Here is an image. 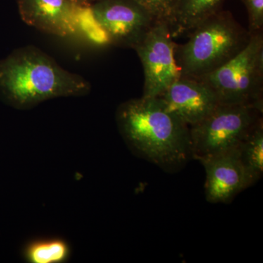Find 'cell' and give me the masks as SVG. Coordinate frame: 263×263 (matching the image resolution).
<instances>
[{"label":"cell","mask_w":263,"mask_h":263,"mask_svg":"<svg viewBox=\"0 0 263 263\" xmlns=\"http://www.w3.org/2000/svg\"><path fill=\"white\" fill-rule=\"evenodd\" d=\"M117 122L131 150L164 171H177L192 158L190 127L158 98L142 96L123 103Z\"/></svg>","instance_id":"obj_1"},{"label":"cell","mask_w":263,"mask_h":263,"mask_svg":"<svg viewBox=\"0 0 263 263\" xmlns=\"http://www.w3.org/2000/svg\"><path fill=\"white\" fill-rule=\"evenodd\" d=\"M89 91L84 78L64 70L37 48H19L0 60V99L13 108L27 110L51 99Z\"/></svg>","instance_id":"obj_2"},{"label":"cell","mask_w":263,"mask_h":263,"mask_svg":"<svg viewBox=\"0 0 263 263\" xmlns=\"http://www.w3.org/2000/svg\"><path fill=\"white\" fill-rule=\"evenodd\" d=\"M184 44H176L175 58L181 75L200 78L219 68L247 46L251 34L229 12L208 17L188 34Z\"/></svg>","instance_id":"obj_3"},{"label":"cell","mask_w":263,"mask_h":263,"mask_svg":"<svg viewBox=\"0 0 263 263\" xmlns=\"http://www.w3.org/2000/svg\"><path fill=\"white\" fill-rule=\"evenodd\" d=\"M212 90L219 105H247L263 110V35L251 34L248 43L219 68L196 78Z\"/></svg>","instance_id":"obj_4"},{"label":"cell","mask_w":263,"mask_h":263,"mask_svg":"<svg viewBox=\"0 0 263 263\" xmlns=\"http://www.w3.org/2000/svg\"><path fill=\"white\" fill-rule=\"evenodd\" d=\"M262 114L252 106L218 105L201 122L190 127L192 158L200 161L238 148Z\"/></svg>","instance_id":"obj_5"},{"label":"cell","mask_w":263,"mask_h":263,"mask_svg":"<svg viewBox=\"0 0 263 263\" xmlns=\"http://www.w3.org/2000/svg\"><path fill=\"white\" fill-rule=\"evenodd\" d=\"M88 10L112 44L133 49L157 22L135 0H98Z\"/></svg>","instance_id":"obj_6"},{"label":"cell","mask_w":263,"mask_h":263,"mask_svg":"<svg viewBox=\"0 0 263 263\" xmlns=\"http://www.w3.org/2000/svg\"><path fill=\"white\" fill-rule=\"evenodd\" d=\"M170 24L157 21L135 47L144 71L143 97L157 98L181 75Z\"/></svg>","instance_id":"obj_7"},{"label":"cell","mask_w":263,"mask_h":263,"mask_svg":"<svg viewBox=\"0 0 263 263\" xmlns=\"http://www.w3.org/2000/svg\"><path fill=\"white\" fill-rule=\"evenodd\" d=\"M157 98L189 127L201 122L219 105L215 94L205 83L183 75Z\"/></svg>","instance_id":"obj_8"},{"label":"cell","mask_w":263,"mask_h":263,"mask_svg":"<svg viewBox=\"0 0 263 263\" xmlns=\"http://www.w3.org/2000/svg\"><path fill=\"white\" fill-rule=\"evenodd\" d=\"M18 7L26 24L62 37L79 30L81 13L85 10L71 0H18Z\"/></svg>","instance_id":"obj_9"},{"label":"cell","mask_w":263,"mask_h":263,"mask_svg":"<svg viewBox=\"0 0 263 263\" xmlns=\"http://www.w3.org/2000/svg\"><path fill=\"white\" fill-rule=\"evenodd\" d=\"M199 162L205 171V193L209 202L226 203L251 186L238 148Z\"/></svg>","instance_id":"obj_10"},{"label":"cell","mask_w":263,"mask_h":263,"mask_svg":"<svg viewBox=\"0 0 263 263\" xmlns=\"http://www.w3.org/2000/svg\"><path fill=\"white\" fill-rule=\"evenodd\" d=\"M224 0H179L170 24L173 37L189 34L208 17L219 11Z\"/></svg>","instance_id":"obj_11"},{"label":"cell","mask_w":263,"mask_h":263,"mask_svg":"<svg viewBox=\"0 0 263 263\" xmlns=\"http://www.w3.org/2000/svg\"><path fill=\"white\" fill-rule=\"evenodd\" d=\"M238 150L250 186H252L262 178L263 174L262 118L241 142Z\"/></svg>","instance_id":"obj_12"},{"label":"cell","mask_w":263,"mask_h":263,"mask_svg":"<svg viewBox=\"0 0 263 263\" xmlns=\"http://www.w3.org/2000/svg\"><path fill=\"white\" fill-rule=\"evenodd\" d=\"M26 259L32 263H61L67 260L70 249L64 240H37L26 247Z\"/></svg>","instance_id":"obj_13"},{"label":"cell","mask_w":263,"mask_h":263,"mask_svg":"<svg viewBox=\"0 0 263 263\" xmlns=\"http://www.w3.org/2000/svg\"><path fill=\"white\" fill-rule=\"evenodd\" d=\"M146 10L157 21L171 24L174 18L179 0H135Z\"/></svg>","instance_id":"obj_14"},{"label":"cell","mask_w":263,"mask_h":263,"mask_svg":"<svg viewBox=\"0 0 263 263\" xmlns=\"http://www.w3.org/2000/svg\"><path fill=\"white\" fill-rule=\"evenodd\" d=\"M248 15L250 34L262 32L263 27V0H241Z\"/></svg>","instance_id":"obj_15"},{"label":"cell","mask_w":263,"mask_h":263,"mask_svg":"<svg viewBox=\"0 0 263 263\" xmlns=\"http://www.w3.org/2000/svg\"><path fill=\"white\" fill-rule=\"evenodd\" d=\"M71 1L81 9L87 10L91 5L94 4L98 0H71Z\"/></svg>","instance_id":"obj_16"}]
</instances>
